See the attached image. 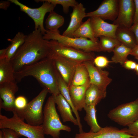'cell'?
Wrapping results in <instances>:
<instances>
[{"label":"cell","instance_id":"cell-1","mask_svg":"<svg viewBox=\"0 0 138 138\" xmlns=\"http://www.w3.org/2000/svg\"><path fill=\"white\" fill-rule=\"evenodd\" d=\"M48 41L43 38L40 28L26 35L24 42L10 60L15 72L47 57Z\"/></svg>","mask_w":138,"mask_h":138},{"label":"cell","instance_id":"cell-2","mask_svg":"<svg viewBox=\"0 0 138 138\" xmlns=\"http://www.w3.org/2000/svg\"><path fill=\"white\" fill-rule=\"evenodd\" d=\"M57 71L53 60L47 57L15 72V78L17 83L25 77L32 76L55 96L60 94L58 86Z\"/></svg>","mask_w":138,"mask_h":138},{"label":"cell","instance_id":"cell-3","mask_svg":"<svg viewBox=\"0 0 138 138\" xmlns=\"http://www.w3.org/2000/svg\"><path fill=\"white\" fill-rule=\"evenodd\" d=\"M13 115L9 118L0 114V129L8 128L15 131L21 136L28 138H45L42 124L34 126L24 121L19 117L15 110L12 111Z\"/></svg>","mask_w":138,"mask_h":138},{"label":"cell","instance_id":"cell-4","mask_svg":"<svg viewBox=\"0 0 138 138\" xmlns=\"http://www.w3.org/2000/svg\"><path fill=\"white\" fill-rule=\"evenodd\" d=\"M55 103L53 96L47 99L43 109V121L42 124L45 134L52 137H59L60 131L64 130L69 132L71 131L69 126L63 124L56 111Z\"/></svg>","mask_w":138,"mask_h":138},{"label":"cell","instance_id":"cell-5","mask_svg":"<svg viewBox=\"0 0 138 138\" xmlns=\"http://www.w3.org/2000/svg\"><path fill=\"white\" fill-rule=\"evenodd\" d=\"M49 92L48 89L44 87L36 97L28 103L24 109L14 110L19 117L29 124L34 126L42 125L43 117V105Z\"/></svg>","mask_w":138,"mask_h":138},{"label":"cell","instance_id":"cell-6","mask_svg":"<svg viewBox=\"0 0 138 138\" xmlns=\"http://www.w3.org/2000/svg\"><path fill=\"white\" fill-rule=\"evenodd\" d=\"M44 39L55 40L60 43L84 51L92 52L101 51L99 41L95 42L84 38H75L64 36L60 32H53L46 29L43 35Z\"/></svg>","mask_w":138,"mask_h":138},{"label":"cell","instance_id":"cell-7","mask_svg":"<svg viewBox=\"0 0 138 138\" xmlns=\"http://www.w3.org/2000/svg\"><path fill=\"white\" fill-rule=\"evenodd\" d=\"M48 44L49 49L48 57L60 56L78 63L93 61L95 58L94 54L93 52H87L64 45L56 40L48 41Z\"/></svg>","mask_w":138,"mask_h":138},{"label":"cell","instance_id":"cell-8","mask_svg":"<svg viewBox=\"0 0 138 138\" xmlns=\"http://www.w3.org/2000/svg\"><path fill=\"white\" fill-rule=\"evenodd\" d=\"M107 116L120 125L128 126L138 119V98L112 109Z\"/></svg>","mask_w":138,"mask_h":138},{"label":"cell","instance_id":"cell-9","mask_svg":"<svg viewBox=\"0 0 138 138\" xmlns=\"http://www.w3.org/2000/svg\"><path fill=\"white\" fill-rule=\"evenodd\" d=\"M11 3L20 7V10L26 14L33 20L35 24V29L39 28L43 35L46 31L43 25L44 19L45 14L53 11L56 5L50 3L45 0H36L37 2H43L42 5L36 8L29 7L19 2L18 0H9Z\"/></svg>","mask_w":138,"mask_h":138},{"label":"cell","instance_id":"cell-10","mask_svg":"<svg viewBox=\"0 0 138 138\" xmlns=\"http://www.w3.org/2000/svg\"><path fill=\"white\" fill-rule=\"evenodd\" d=\"M135 137L129 134L127 128L121 129L113 126H106L96 132L84 131L76 134L74 138H129Z\"/></svg>","mask_w":138,"mask_h":138},{"label":"cell","instance_id":"cell-11","mask_svg":"<svg viewBox=\"0 0 138 138\" xmlns=\"http://www.w3.org/2000/svg\"><path fill=\"white\" fill-rule=\"evenodd\" d=\"M118 16L113 24L129 28L133 23L135 5L133 0H119Z\"/></svg>","mask_w":138,"mask_h":138},{"label":"cell","instance_id":"cell-12","mask_svg":"<svg viewBox=\"0 0 138 138\" xmlns=\"http://www.w3.org/2000/svg\"><path fill=\"white\" fill-rule=\"evenodd\" d=\"M83 63L88 71L90 84L96 85L102 91L106 92L107 87L112 81V79L109 76V72L96 66L93 61H86Z\"/></svg>","mask_w":138,"mask_h":138},{"label":"cell","instance_id":"cell-13","mask_svg":"<svg viewBox=\"0 0 138 138\" xmlns=\"http://www.w3.org/2000/svg\"><path fill=\"white\" fill-rule=\"evenodd\" d=\"M118 0H105L96 10L86 13V17H98L113 21L118 16Z\"/></svg>","mask_w":138,"mask_h":138},{"label":"cell","instance_id":"cell-14","mask_svg":"<svg viewBox=\"0 0 138 138\" xmlns=\"http://www.w3.org/2000/svg\"><path fill=\"white\" fill-rule=\"evenodd\" d=\"M16 82L0 84V108L12 112L15 109V95L18 88Z\"/></svg>","mask_w":138,"mask_h":138},{"label":"cell","instance_id":"cell-15","mask_svg":"<svg viewBox=\"0 0 138 138\" xmlns=\"http://www.w3.org/2000/svg\"><path fill=\"white\" fill-rule=\"evenodd\" d=\"M54 61L56 67L69 88L72 82L78 63L65 58L58 56H49Z\"/></svg>","mask_w":138,"mask_h":138},{"label":"cell","instance_id":"cell-16","mask_svg":"<svg viewBox=\"0 0 138 138\" xmlns=\"http://www.w3.org/2000/svg\"><path fill=\"white\" fill-rule=\"evenodd\" d=\"M91 26L96 38L105 36L116 38V32L118 25L110 24L98 17L90 18Z\"/></svg>","mask_w":138,"mask_h":138},{"label":"cell","instance_id":"cell-17","mask_svg":"<svg viewBox=\"0 0 138 138\" xmlns=\"http://www.w3.org/2000/svg\"><path fill=\"white\" fill-rule=\"evenodd\" d=\"M86 9L83 4L78 3L73 7L70 15L71 19L69 24L62 35L70 37L82 23L83 19L86 17Z\"/></svg>","mask_w":138,"mask_h":138},{"label":"cell","instance_id":"cell-18","mask_svg":"<svg viewBox=\"0 0 138 138\" xmlns=\"http://www.w3.org/2000/svg\"><path fill=\"white\" fill-rule=\"evenodd\" d=\"M53 97L63 122L70 121L74 125L78 126V122L76 118L73 115L72 111L70 105L62 95L60 94Z\"/></svg>","mask_w":138,"mask_h":138},{"label":"cell","instance_id":"cell-19","mask_svg":"<svg viewBox=\"0 0 138 138\" xmlns=\"http://www.w3.org/2000/svg\"><path fill=\"white\" fill-rule=\"evenodd\" d=\"M90 84L82 86L72 85L69 88L70 94L72 103L78 111H81L86 105V92Z\"/></svg>","mask_w":138,"mask_h":138},{"label":"cell","instance_id":"cell-20","mask_svg":"<svg viewBox=\"0 0 138 138\" xmlns=\"http://www.w3.org/2000/svg\"><path fill=\"white\" fill-rule=\"evenodd\" d=\"M57 74L58 86L60 94L70 105L78 122L79 130H81L83 129V128L80 122V117L78 111L76 109L72 103L68 86L57 70Z\"/></svg>","mask_w":138,"mask_h":138},{"label":"cell","instance_id":"cell-21","mask_svg":"<svg viewBox=\"0 0 138 138\" xmlns=\"http://www.w3.org/2000/svg\"><path fill=\"white\" fill-rule=\"evenodd\" d=\"M15 73L10 60L6 57L0 59V84L16 82Z\"/></svg>","mask_w":138,"mask_h":138},{"label":"cell","instance_id":"cell-22","mask_svg":"<svg viewBox=\"0 0 138 138\" xmlns=\"http://www.w3.org/2000/svg\"><path fill=\"white\" fill-rule=\"evenodd\" d=\"M106 95L107 92L102 91L95 85L90 84L86 92V105L96 106L106 97Z\"/></svg>","mask_w":138,"mask_h":138},{"label":"cell","instance_id":"cell-23","mask_svg":"<svg viewBox=\"0 0 138 138\" xmlns=\"http://www.w3.org/2000/svg\"><path fill=\"white\" fill-rule=\"evenodd\" d=\"M116 38L122 44L132 49L137 45L134 34L129 28L118 27L116 32Z\"/></svg>","mask_w":138,"mask_h":138},{"label":"cell","instance_id":"cell-24","mask_svg":"<svg viewBox=\"0 0 138 138\" xmlns=\"http://www.w3.org/2000/svg\"><path fill=\"white\" fill-rule=\"evenodd\" d=\"M90 80L88 71L83 63L77 65L72 82V85L82 86L89 85Z\"/></svg>","mask_w":138,"mask_h":138},{"label":"cell","instance_id":"cell-25","mask_svg":"<svg viewBox=\"0 0 138 138\" xmlns=\"http://www.w3.org/2000/svg\"><path fill=\"white\" fill-rule=\"evenodd\" d=\"M70 37L88 38L94 41H99L98 38H96L95 36L91 26L90 18L85 22H82Z\"/></svg>","mask_w":138,"mask_h":138},{"label":"cell","instance_id":"cell-26","mask_svg":"<svg viewBox=\"0 0 138 138\" xmlns=\"http://www.w3.org/2000/svg\"><path fill=\"white\" fill-rule=\"evenodd\" d=\"M26 35L21 32H18L12 39H7L11 44L6 48V57L10 60L19 48L24 42Z\"/></svg>","mask_w":138,"mask_h":138},{"label":"cell","instance_id":"cell-27","mask_svg":"<svg viewBox=\"0 0 138 138\" xmlns=\"http://www.w3.org/2000/svg\"><path fill=\"white\" fill-rule=\"evenodd\" d=\"M96 106L94 105H86L84 108L86 112L84 119L90 127V131L93 132H98L101 128L97 120Z\"/></svg>","mask_w":138,"mask_h":138},{"label":"cell","instance_id":"cell-28","mask_svg":"<svg viewBox=\"0 0 138 138\" xmlns=\"http://www.w3.org/2000/svg\"><path fill=\"white\" fill-rule=\"evenodd\" d=\"M50 13L45 22L46 28L47 30L52 32H60L59 28L64 22V17L53 10Z\"/></svg>","mask_w":138,"mask_h":138},{"label":"cell","instance_id":"cell-29","mask_svg":"<svg viewBox=\"0 0 138 138\" xmlns=\"http://www.w3.org/2000/svg\"><path fill=\"white\" fill-rule=\"evenodd\" d=\"M132 50V49L121 43L116 47L113 50L111 61L113 63H119L122 65L128 59L127 57L130 54Z\"/></svg>","mask_w":138,"mask_h":138},{"label":"cell","instance_id":"cell-30","mask_svg":"<svg viewBox=\"0 0 138 138\" xmlns=\"http://www.w3.org/2000/svg\"><path fill=\"white\" fill-rule=\"evenodd\" d=\"M99 44L101 51L111 52L114 48L121 43L116 38L101 36L99 37Z\"/></svg>","mask_w":138,"mask_h":138},{"label":"cell","instance_id":"cell-31","mask_svg":"<svg viewBox=\"0 0 138 138\" xmlns=\"http://www.w3.org/2000/svg\"><path fill=\"white\" fill-rule=\"evenodd\" d=\"M50 3L56 5H61L63 7V10L64 13L67 14L69 11V7L73 8L78 3L75 0H45Z\"/></svg>","mask_w":138,"mask_h":138},{"label":"cell","instance_id":"cell-32","mask_svg":"<svg viewBox=\"0 0 138 138\" xmlns=\"http://www.w3.org/2000/svg\"><path fill=\"white\" fill-rule=\"evenodd\" d=\"M93 62L96 66L101 69L107 66L110 63H113L106 57L103 56H97L95 58Z\"/></svg>","mask_w":138,"mask_h":138},{"label":"cell","instance_id":"cell-33","mask_svg":"<svg viewBox=\"0 0 138 138\" xmlns=\"http://www.w3.org/2000/svg\"><path fill=\"white\" fill-rule=\"evenodd\" d=\"M27 100L24 96H19L16 98L14 101L15 109L18 110L24 109L27 103Z\"/></svg>","mask_w":138,"mask_h":138},{"label":"cell","instance_id":"cell-34","mask_svg":"<svg viewBox=\"0 0 138 138\" xmlns=\"http://www.w3.org/2000/svg\"><path fill=\"white\" fill-rule=\"evenodd\" d=\"M3 138H19L21 136L13 130L9 129H1Z\"/></svg>","mask_w":138,"mask_h":138},{"label":"cell","instance_id":"cell-35","mask_svg":"<svg viewBox=\"0 0 138 138\" xmlns=\"http://www.w3.org/2000/svg\"><path fill=\"white\" fill-rule=\"evenodd\" d=\"M128 126V133L135 137H138V119Z\"/></svg>","mask_w":138,"mask_h":138},{"label":"cell","instance_id":"cell-36","mask_svg":"<svg viewBox=\"0 0 138 138\" xmlns=\"http://www.w3.org/2000/svg\"><path fill=\"white\" fill-rule=\"evenodd\" d=\"M137 64L133 61L127 59L122 65L125 68L129 70H135Z\"/></svg>","mask_w":138,"mask_h":138},{"label":"cell","instance_id":"cell-37","mask_svg":"<svg viewBox=\"0 0 138 138\" xmlns=\"http://www.w3.org/2000/svg\"><path fill=\"white\" fill-rule=\"evenodd\" d=\"M129 29L134 34L137 44H138V21L133 23Z\"/></svg>","mask_w":138,"mask_h":138},{"label":"cell","instance_id":"cell-38","mask_svg":"<svg viewBox=\"0 0 138 138\" xmlns=\"http://www.w3.org/2000/svg\"><path fill=\"white\" fill-rule=\"evenodd\" d=\"M135 5V12L133 23L138 21V0H134Z\"/></svg>","mask_w":138,"mask_h":138},{"label":"cell","instance_id":"cell-39","mask_svg":"<svg viewBox=\"0 0 138 138\" xmlns=\"http://www.w3.org/2000/svg\"><path fill=\"white\" fill-rule=\"evenodd\" d=\"M11 2L9 0L7 1H1L0 2V8L6 10L9 6Z\"/></svg>","mask_w":138,"mask_h":138},{"label":"cell","instance_id":"cell-40","mask_svg":"<svg viewBox=\"0 0 138 138\" xmlns=\"http://www.w3.org/2000/svg\"><path fill=\"white\" fill-rule=\"evenodd\" d=\"M130 55L134 56L138 61V44L132 49Z\"/></svg>","mask_w":138,"mask_h":138},{"label":"cell","instance_id":"cell-41","mask_svg":"<svg viewBox=\"0 0 138 138\" xmlns=\"http://www.w3.org/2000/svg\"><path fill=\"white\" fill-rule=\"evenodd\" d=\"M6 48L0 50V59L6 57Z\"/></svg>","mask_w":138,"mask_h":138},{"label":"cell","instance_id":"cell-42","mask_svg":"<svg viewBox=\"0 0 138 138\" xmlns=\"http://www.w3.org/2000/svg\"><path fill=\"white\" fill-rule=\"evenodd\" d=\"M134 70L135 71L136 74L138 75V63L137 64V65Z\"/></svg>","mask_w":138,"mask_h":138},{"label":"cell","instance_id":"cell-43","mask_svg":"<svg viewBox=\"0 0 138 138\" xmlns=\"http://www.w3.org/2000/svg\"><path fill=\"white\" fill-rule=\"evenodd\" d=\"M0 138H3L2 135V132L1 130L0 131Z\"/></svg>","mask_w":138,"mask_h":138},{"label":"cell","instance_id":"cell-44","mask_svg":"<svg viewBox=\"0 0 138 138\" xmlns=\"http://www.w3.org/2000/svg\"><path fill=\"white\" fill-rule=\"evenodd\" d=\"M129 138H138V137H131Z\"/></svg>","mask_w":138,"mask_h":138},{"label":"cell","instance_id":"cell-45","mask_svg":"<svg viewBox=\"0 0 138 138\" xmlns=\"http://www.w3.org/2000/svg\"><path fill=\"white\" fill-rule=\"evenodd\" d=\"M52 138H59V137H52Z\"/></svg>","mask_w":138,"mask_h":138}]
</instances>
